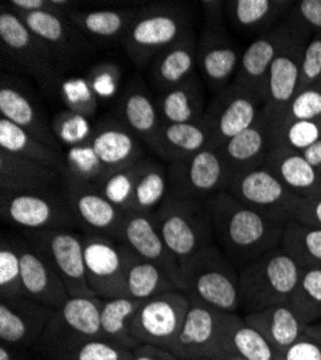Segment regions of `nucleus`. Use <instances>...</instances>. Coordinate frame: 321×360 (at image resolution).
<instances>
[{
  "label": "nucleus",
  "instance_id": "1",
  "mask_svg": "<svg viewBox=\"0 0 321 360\" xmlns=\"http://www.w3.org/2000/svg\"><path fill=\"white\" fill-rule=\"evenodd\" d=\"M215 243L240 271L281 245L284 225L270 221L228 192L207 199Z\"/></svg>",
  "mask_w": 321,
  "mask_h": 360
},
{
  "label": "nucleus",
  "instance_id": "2",
  "mask_svg": "<svg viewBox=\"0 0 321 360\" xmlns=\"http://www.w3.org/2000/svg\"><path fill=\"white\" fill-rule=\"evenodd\" d=\"M303 269L280 245L240 271L241 307L254 313L288 303Z\"/></svg>",
  "mask_w": 321,
  "mask_h": 360
},
{
  "label": "nucleus",
  "instance_id": "3",
  "mask_svg": "<svg viewBox=\"0 0 321 360\" xmlns=\"http://www.w3.org/2000/svg\"><path fill=\"white\" fill-rule=\"evenodd\" d=\"M153 217L163 241L182 269L200 251L216 244L205 200L169 196Z\"/></svg>",
  "mask_w": 321,
  "mask_h": 360
},
{
  "label": "nucleus",
  "instance_id": "4",
  "mask_svg": "<svg viewBox=\"0 0 321 360\" xmlns=\"http://www.w3.org/2000/svg\"><path fill=\"white\" fill-rule=\"evenodd\" d=\"M189 34H192L190 18L182 6L153 5L138 9L122 44L133 64L144 67Z\"/></svg>",
  "mask_w": 321,
  "mask_h": 360
},
{
  "label": "nucleus",
  "instance_id": "5",
  "mask_svg": "<svg viewBox=\"0 0 321 360\" xmlns=\"http://www.w3.org/2000/svg\"><path fill=\"white\" fill-rule=\"evenodd\" d=\"M182 271L186 294L225 313L241 307L240 269L216 244L195 255Z\"/></svg>",
  "mask_w": 321,
  "mask_h": 360
},
{
  "label": "nucleus",
  "instance_id": "6",
  "mask_svg": "<svg viewBox=\"0 0 321 360\" xmlns=\"http://www.w3.org/2000/svg\"><path fill=\"white\" fill-rule=\"evenodd\" d=\"M226 192L252 211L284 226L296 218L303 202V198L291 192L266 166L235 174Z\"/></svg>",
  "mask_w": 321,
  "mask_h": 360
},
{
  "label": "nucleus",
  "instance_id": "7",
  "mask_svg": "<svg viewBox=\"0 0 321 360\" xmlns=\"http://www.w3.org/2000/svg\"><path fill=\"white\" fill-rule=\"evenodd\" d=\"M0 39L5 52L31 74L46 91H53L61 77V63L51 48L37 37L6 5L0 11Z\"/></svg>",
  "mask_w": 321,
  "mask_h": 360
},
{
  "label": "nucleus",
  "instance_id": "8",
  "mask_svg": "<svg viewBox=\"0 0 321 360\" xmlns=\"http://www.w3.org/2000/svg\"><path fill=\"white\" fill-rule=\"evenodd\" d=\"M169 196L178 199L207 200L226 192L232 174L215 148H205L197 155L167 165Z\"/></svg>",
  "mask_w": 321,
  "mask_h": 360
},
{
  "label": "nucleus",
  "instance_id": "9",
  "mask_svg": "<svg viewBox=\"0 0 321 360\" xmlns=\"http://www.w3.org/2000/svg\"><path fill=\"white\" fill-rule=\"evenodd\" d=\"M25 239L60 273L70 297H97L86 280L82 235L70 229H48L27 232Z\"/></svg>",
  "mask_w": 321,
  "mask_h": 360
},
{
  "label": "nucleus",
  "instance_id": "10",
  "mask_svg": "<svg viewBox=\"0 0 321 360\" xmlns=\"http://www.w3.org/2000/svg\"><path fill=\"white\" fill-rule=\"evenodd\" d=\"M2 219L27 232L70 229L78 224L65 198L56 192H2Z\"/></svg>",
  "mask_w": 321,
  "mask_h": 360
},
{
  "label": "nucleus",
  "instance_id": "11",
  "mask_svg": "<svg viewBox=\"0 0 321 360\" xmlns=\"http://www.w3.org/2000/svg\"><path fill=\"white\" fill-rule=\"evenodd\" d=\"M189 306V295L182 290H173L145 300L131 323L134 339L140 345L170 349L185 324Z\"/></svg>",
  "mask_w": 321,
  "mask_h": 360
},
{
  "label": "nucleus",
  "instance_id": "12",
  "mask_svg": "<svg viewBox=\"0 0 321 360\" xmlns=\"http://www.w3.org/2000/svg\"><path fill=\"white\" fill-rule=\"evenodd\" d=\"M264 110V101L251 89L235 82L218 93L203 114L211 131V148L218 150L223 143L249 129Z\"/></svg>",
  "mask_w": 321,
  "mask_h": 360
},
{
  "label": "nucleus",
  "instance_id": "13",
  "mask_svg": "<svg viewBox=\"0 0 321 360\" xmlns=\"http://www.w3.org/2000/svg\"><path fill=\"white\" fill-rule=\"evenodd\" d=\"M86 280L101 300L124 297V281L130 247L111 238L82 235Z\"/></svg>",
  "mask_w": 321,
  "mask_h": 360
},
{
  "label": "nucleus",
  "instance_id": "14",
  "mask_svg": "<svg viewBox=\"0 0 321 360\" xmlns=\"http://www.w3.org/2000/svg\"><path fill=\"white\" fill-rule=\"evenodd\" d=\"M189 302L185 324L169 350L182 360H211L223 356L222 335L226 313L192 295Z\"/></svg>",
  "mask_w": 321,
  "mask_h": 360
},
{
  "label": "nucleus",
  "instance_id": "15",
  "mask_svg": "<svg viewBox=\"0 0 321 360\" xmlns=\"http://www.w3.org/2000/svg\"><path fill=\"white\" fill-rule=\"evenodd\" d=\"M310 38L311 34L299 23L297 31L282 46L268 71L264 112L270 122V127L277 122L299 93L303 53Z\"/></svg>",
  "mask_w": 321,
  "mask_h": 360
},
{
  "label": "nucleus",
  "instance_id": "16",
  "mask_svg": "<svg viewBox=\"0 0 321 360\" xmlns=\"http://www.w3.org/2000/svg\"><path fill=\"white\" fill-rule=\"evenodd\" d=\"M65 199L71 206L78 224L89 229V233L101 235L122 243L127 215L111 203L101 189L89 182L64 177Z\"/></svg>",
  "mask_w": 321,
  "mask_h": 360
},
{
  "label": "nucleus",
  "instance_id": "17",
  "mask_svg": "<svg viewBox=\"0 0 321 360\" xmlns=\"http://www.w3.org/2000/svg\"><path fill=\"white\" fill-rule=\"evenodd\" d=\"M297 22L285 16L271 31L256 38L244 51L238 72L232 82L251 89L264 101L268 71L282 46L297 31Z\"/></svg>",
  "mask_w": 321,
  "mask_h": 360
},
{
  "label": "nucleus",
  "instance_id": "18",
  "mask_svg": "<svg viewBox=\"0 0 321 360\" xmlns=\"http://www.w3.org/2000/svg\"><path fill=\"white\" fill-rule=\"evenodd\" d=\"M15 13L37 37H39L51 48L63 67L75 64L77 61H81V59L91 55V42L78 31L68 16L45 12Z\"/></svg>",
  "mask_w": 321,
  "mask_h": 360
},
{
  "label": "nucleus",
  "instance_id": "19",
  "mask_svg": "<svg viewBox=\"0 0 321 360\" xmlns=\"http://www.w3.org/2000/svg\"><path fill=\"white\" fill-rule=\"evenodd\" d=\"M122 243L129 245L140 258L163 269L178 290H186L182 268L163 241L153 215L129 214Z\"/></svg>",
  "mask_w": 321,
  "mask_h": 360
},
{
  "label": "nucleus",
  "instance_id": "20",
  "mask_svg": "<svg viewBox=\"0 0 321 360\" xmlns=\"http://www.w3.org/2000/svg\"><path fill=\"white\" fill-rule=\"evenodd\" d=\"M55 309L20 297L0 302V340L12 347H26L42 339Z\"/></svg>",
  "mask_w": 321,
  "mask_h": 360
},
{
  "label": "nucleus",
  "instance_id": "21",
  "mask_svg": "<svg viewBox=\"0 0 321 360\" xmlns=\"http://www.w3.org/2000/svg\"><path fill=\"white\" fill-rule=\"evenodd\" d=\"M100 297H70L67 303L55 310L41 339L44 347L70 339L101 336Z\"/></svg>",
  "mask_w": 321,
  "mask_h": 360
},
{
  "label": "nucleus",
  "instance_id": "22",
  "mask_svg": "<svg viewBox=\"0 0 321 360\" xmlns=\"http://www.w3.org/2000/svg\"><path fill=\"white\" fill-rule=\"evenodd\" d=\"M241 58V51L228 37L226 29L205 26L197 41V68L215 96L232 84Z\"/></svg>",
  "mask_w": 321,
  "mask_h": 360
},
{
  "label": "nucleus",
  "instance_id": "23",
  "mask_svg": "<svg viewBox=\"0 0 321 360\" xmlns=\"http://www.w3.org/2000/svg\"><path fill=\"white\" fill-rule=\"evenodd\" d=\"M22 261V283L25 297L35 300L51 309H61L70 294L60 273L26 239H18Z\"/></svg>",
  "mask_w": 321,
  "mask_h": 360
},
{
  "label": "nucleus",
  "instance_id": "24",
  "mask_svg": "<svg viewBox=\"0 0 321 360\" xmlns=\"http://www.w3.org/2000/svg\"><path fill=\"white\" fill-rule=\"evenodd\" d=\"M86 143L90 144L107 176L144 159L138 139L114 120L100 123Z\"/></svg>",
  "mask_w": 321,
  "mask_h": 360
},
{
  "label": "nucleus",
  "instance_id": "25",
  "mask_svg": "<svg viewBox=\"0 0 321 360\" xmlns=\"http://www.w3.org/2000/svg\"><path fill=\"white\" fill-rule=\"evenodd\" d=\"M271 146L270 122L262 110L261 115L249 129L223 143L218 152L233 179L238 173L264 166Z\"/></svg>",
  "mask_w": 321,
  "mask_h": 360
},
{
  "label": "nucleus",
  "instance_id": "26",
  "mask_svg": "<svg viewBox=\"0 0 321 360\" xmlns=\"http://www.w3.org/2000/svg\"><path fill=\"white\" fill-rule=\"evenodd\" d=\"M211 127L202 117L193 123H163L148 146L169 165L192 158L205 148H211Z\"/></svg>",
  "mask_w": 321,
  "mask_h": 360
},
{
  "label": "nucleus",
  "instance_id": "27",
  "mask_svg": "<svg viewBox=\"0 0 321 360\" xmlns=\"http://www.w3.org/2000/svg\"><path fill=\"white\" fill-rule=\"evenodd\" d=\"M0 114L39 141L58 150L60 141H58L53 129L39 112L34 100L6 75H4L2 85H0Z\"/></svg>",
  "mask_w": 321,
  "mask_h": 360
},
{
  "label": "nucleus",
  "instance_id": "28",
  "mask_svg": "<svg viewBox=\"0 0 321 360\" xmlns=\"http://www.w3.org/2000/svg\"><path fill=\"white\" fill-rule=\"evenodd\" d=\"M264 166L303 199L321 196V174L301 152L285 146H273Z\"/></svg>",
  "mask_w": 321,
  "mask_h": 360
},
{
  "label": "nucleus",
  "instance_id": "29",
  "mask_svg": "<svg viewBox=\"0 0 321 360\" xmlns=\"http://www.w3.org/2000/svg\"><path fill=\"white\" fill-rule=\"evenodd\" d=\"M64 179L55 170L31 159L0 150V191L2 192H55Z\"/></svg>",
  "mask_w": 321,
  "mask_h": 360
},
{
  "label": "nucleus",
  "instance_id": "30",
  "mask_svg": "<svg viewBox=\"0 0 321 360\" xmlns=\"http://www.w3.org/2000/svg\"><path fill=\"white\" fill-rule=\"evenodd\" d=\"M197 67V41L193 34L156 55L150 63V81L160 94L192 78Z\"/></svg>",
  "mask_w": 321,
  "mask_h": 360
},
{
  "label": "nucleus",
  "instance_id": "31",
  "mask_svg": "<svg viewBox=\"0 0 321 360\" xmlns=\"http://www.w3.org/2000/svg\"><path fill=\"white\" fill-rule=\"evenodd\" d=\"M119 115L120 123L145 144L152 141L163 124L157 100L138 82L130 84L120 97Z\"/></svg>",
  "mask_w": 321,
  "mask_h": 360
},
{
  "label": "nucleus",
  "instance_id": "32",
  "mask_svg": "<svg viewBox=\"0 0 321 360\" xmlns=\"http://www.w3.org/2000/svg\"><path fill=\"white\" fill-rule=\"evenodd\" d=\"M289 0H229L225 15L237 31L245 34H267L293 8Z\"/></svg>",
  "mask_w": 321,
  "mask_h": 360
},
{
  "label": "nucleus",
  "instance_id": "33",
  "mask_svg": "<svg viewBox=\"0 0 321 360\" xmlns=\"http://www.w3.org/2000/svg\"><path fill=\"white\" fill-rule=\"evenodd\" d=\"M244 319L280 353L296 343L306 333L307 328L288 303L247 313Z\"/></svg>",
  "mask_w": 321,
  "mask_h": 360
},
{
  "label": "nucleus",
  "instance_id": "34",
  "mask_svg": "<svg viewBox=\"0 0 321 360\" xmlns=\"http://www.w3.org/2000/svg\"><path fill=\"white\" fill-rule=\"evenodd\" d=\"M137 12L136 8L90 9L74 11L68 18L86 38L103 42H123Z\"/></svg>",
  "mask_w": 321,
  "mask_h": 360
},
{
  "label": "nucleus",
  "instance_id": "35",
  "mask_svg": "<svg viewBox=\"0 0 321 360\" xmlns=\"http://www.w3.org/2000/svg\"><path fill=\"white\" fill-rule=\"evenodd\" d=\"M225 354H237L247 360H281V353L237 313H226L222 335Z\"/></svg>",
  "mask_w": 321,
  "mask_h": 360
},
{
  "label": "nucleus",
  "instance_id": "36",
  "mask_svg": "<svg viewBox=\"0 0 321 360\" xmlns=\"http://www.w3.org/2000/svg\"><path fill=\"white\" fill-rule=\"evenodd\" d=\"M162 122L166 124L193 123L205 114V89L195 74L186 82L157 97Z\"/></svg>",
  "mask_w": 321,
  "mask_h": 360
},
{
  "label": "nucleus",
  "instance_id": "37",
  "mask_svg": "<svg viewBox=\"0 0 321 360\" xmlns=\"http://www.w3.org/2000/svg\"><path fill=\"white\" fill-rule=\"evenodd\" d=\"M0 150L38 162L60 173L63 177L67 172L65 158L58 150L39 141L4 117H0Z\"/></svg>",
  "mask_w": 321,
  "mask_h": 360
},
{
  "label": "nucleus",
  "instance_id": "38",
  "mask_svg": "<svg viewBox=\"0 0 321 360\" xmlns=\"http://www.w3.org/2000/svg\"><path fill=\"white\" fill-rule=\"evenodd\" d=\"M178 290L157 265L140 258L131 248L129 252L124 281V297L145 302L163 292Z\"/></svg>",
  "mask_w": 321,
  "mask_h": 360
},
{
  "label": "nucleus",
  "instance_id": "39",
  "mask_svg": "<svg viewBox=\"0 0 321 360\" xmlns=\"http://www.w3.org/2000/svg\"><path fill=\"white\" fill-rule=\"evenodd\" d=\"M143 302L127 297L103 300L101 304V336L103 339L134 350L140 343L131 333L133 319Z\"/></svg>",
  "mask_w": 321,
  "mask_h": 360
},
{
  "label": "nucleus",
  "instance_id": "40",
  "mask_svg": "<svg viewBox=\"0 0 321 360\" xmlns=\"http://www.w3.org/2000/svg\"><path fill=\"white\" fill-rule=\"evenodd\" d=\"M51 360H131L133 350L103 338H84L58 342L44 347Z\"/></svg>",
  "mask_w": 321,
  "mask_h": 360
},
{
  "label": "nucleus",
  "instance_id": "41",
  "mask_svg": "<svg viewBox=\"0 0 321 360\" xmlns=\"http://www.w3.org/2000/svg\"><path fill=\"white\" fill-rule=\"evenodd\" d=\"M167 198V166H163L153 160H145L144 169L137 179L129 214L155 215Z\"/></svg>",
  "mask_w": 321,
  "mask_h": 360
},
{
  "label": "nucleus",
  "instance_id": "42",
  "mask_svg": "<svg viewBox=\"0 0 321 360\" xmlns=\"http://www.w3.org/2000/svg\"><path fill=\"white\" fill-rule=\"evenodd\" d=\"M281 247L301 268L321 266V228L289 221L284 228Z\"/></svg>",
  "mask_w": 321,
  "mask_h": 360
},
{
  "label": "nucleus",
  "instance_id": "43",
  "mask_svg": "<svg viewBox=\"0 0 321 360\" xmlns=\"http://www.w3.org/2000/svg\"><path fill=\"white\" fill-rule=\"evenodd\" d=\"M306 326L321 319V266L304 268L300 281L288 302Z\"/></svg>",
  "mask_w": 321,
  "mask_h": 360
},
{
  "label": "nucleus",
  "instance_id": "44",
  "mask_svg": "<svg viewBox=\"0 0 321 360\" xmlns=\"http://www.w3.org/2000/svg\"><path fill=\"white\" fill-rule=\"evenodd\" d=\"M0 297L15 300L25 297L22 283V261L18 238L2 236L0 243Z\"/></svg>",
  "mask_w": 321,
  "mask_h": 360
},
{
  "label": "nucleus",
  "instance_id": "45",
  "mask_svg": "<svg viewBox=\"0 0 321 360\" xmlns=\"http://www.w3.org/2000/svg\"><path fill=\"white\" fill-rule=\"evenodd\" d=\"M145 160L148 159H141L134 165H130L122 170H117L108 174L97 185L104 193V196L126 214L130 212L133 192L137 184V179L144 169Z\"/></svg>",
  "mask_w": 321,
  "mask_h": 360
},
{
  "label": "nucleus",
  "instance_id": "46",
  "mask_svg": "<svg viewBox=\"0 0 321 360\" xmlns=\"http://www.w3.org/2000/svg\"><path fill=\"white\" fill-rule=\"evenodd\" d=\"M318 140H321V120L285 123L271 131L273 146H285L297 152H304Z\"/></svg>",
  "mask_w": 321,
  "mask_h": 360
},
{
  "label": "nucleus",
  "instance_id": "47",
  "mask_svg": "<svg viewBox=\"0 0 321 360\" xmlns=\"http://www.w3.org/2000/svg\"><path fill=\"white\" fill-rule=\"evenodd\" d=\"M303 120H321V93L317 86L299 93L271 126V131L281 124L303 122Z\"/></svg>",
  "mask_w": 321,
  "mask_h": 360
},
{
  "label": "nucleus",
  "instance_id": "48",
  "mask_svg": "<svg viewBox=\"0 0 321 360\" xmlns=\"http://www.w3.org/2000/svg\"><path fill=\"white\" fill-rule=\"evenodd\" d=\"M52 129L58 141L67 144L68 147L86 141L94 130L91 129L89 120L77 111L58 112L53 118Z\"/></svg>",
  "mask_w": 321,
  "mask_h": 360
},
{
  "label": "nucleus",
  "instance_id": "49",
  "mask_svg": "<svg viewBox=\"0 0 321 360\" xmlns=\"http://www.w3.org/2000/svg\"><path fill=\"white\" fill-rule=\"evenodd\" d=\"M320 77H321V32L314 34L307 42V46L304 49L299 93L314 86Z\"/></svg>",
  "mask_w": 321,
  "mask_h": 360
},
{
  "label": "nucleus",
  "instance_id": "50",
  "mask_svg": "<svg viewBox=\"0 0 321 360\" xmlns=\"http://www.w3.org/2000/svg\"><path fill=\"white\" fill-rule=\"evenodd\" d=\"M287 16L304 26L311 35L321 32V0L294 2Z\"/></svg>",
  "mask_w": 321,
  "mask_h": 360
},
{
  "label": "nucleus",
  "instance_id": "51",
  "mask_svg": "<svg viewBox=\"0 0 321 360\" xmlns=\"http://www.w3.org/2000/svg\"><path fill=\"white\" fill-rule=\"evenodd\" d=\"M120 81V70L115 65L104 64L97 65L89 72V84L97 96L104 98L111 97Z\"/></svg>",
  "mask_w": 321,
  "mask_h": 360
},
{
  "label": "nucleus",
  "instance_id": "52",
  "mask_svg": "<svg viewBox=\"0 0 321 360\" xmlns=\"http://www.w3.org/2000/svg\"><path fill=\"white\" fill-rule=\"evenodd\" d=\"M8 6L15 12L35 13L45 12L61 16H70L74 12V4L67 0H12Z\"/></svg>",
  "mask_w": 321,
  "mask_h": 360
},
{
  "label": "nucleus",
  "instance_id": "53",
  "mask_svg": "<svg viewBox=\"0 0 321 360\" xmlns=\"http://www.w3.org/2000/svg\"><path fill=\"white\" fill-rule=\"evenodd\" d=\"M281 360H321V342L304 333L296 343L281 352Z\"/></svg>",
  "mask_w": 321,
  "mask_h": 360
},
{
  "label": "nucleus",
  "instance_id": "54",
  "mask_svg": "<svg viewBox=\"0 0 321 360\" xmlns=\"http://www.w3.org/2000/svg\"><path fill=\"white\" fill-rule=\"evenodd\" d=\"M294 219L304 225L321 228V196L303 199Z\"/></svg>",
  "mask_w": 321,
  "mask_h": 360
},
{
  "label": "nucleus",
  "instance_id": "55",
  "mask_svg": "<svg viewBox=\"0 0 321 360\" xmlns=\"http://www.w3.org/2000/svg\"><path fill=\"white\" fill-rule=\"evenodd\" d=\"M131 360H182L173 352L153 345H138L133 350Z\"/></svg>",
  "mask_w": 321,
  "mask_h": 360
},
{
  "label": "nucleus",
  "instance_id": "56",
  "mask_svg": "<svg viewBox=\"0 0 321 360\" xmlns=\"http://www.w3.org/2000/svg\"><path fill=\"white\" fill-rule=\"evenodd\" d=\"M203 11L207 16V27L225 29V2H203Z\"/></svg>",
  "mask_w": 321,
  "mask_h": 360
},
{
  "label": "nucleus",
  "instance_id": "57",
  "mask_svg": "<svg viewBox=\"0 0 321 360\" xmlns=\"http://www.w3.org/2000/svg\"><path fill=\"white\" fill-rule=\"evenodd\" d=\"M301 153L308 160V163L321 174V140L306 148Z\"/></svg>",
  "mask_w": 321,
  "mask_h": 360
},
{
  "label": "nucleus",
  "instance_id": "58",
  "mask_svg": "<svg viewBox=\"0 0 321 360\" xmlns=\"http://www.w3.org/2000/svg\"><path fill=\"white\" fill-rule=\"evenodd\" d=\"M306 335H308V336H311L313 339L321 342V321H317V323H314V324H311V326H307Z\"/></svg>",
  "mask_w": 321,
  "mask_h": 360
},
{
  "label": "nucleus",
  "instance_id": "59",
  "mask_svg": "<svg viewBox=\"0 0 321 360\" xmlns=\"http://www.w3.org/2000/svg\"><path fill=\"white\" fill-rule=\"evenodd\" d=\"M0 360H19L16 354L12 352V349L6 345H0Z\"/></svg>",
  "mask_w": 321,
  "mask_h": 360
},
{
  "label": "nucleus",
  "instance_id": "60",
  "mask_svg": "<svg viewBox=\"0 0 321 360\" xmlns=\"http://www.w3.org/2000/svg\"><path fill=\"white\" fill-rule=\"evenodd\" d=\"M211 360H247V359H242L237 354H223V356H219V357H215Z\"/></svg>",
  "mask_w": 321,
  "mask_h": 360
},
{
  "label": "nucleus",
  "instance_id": "61",
  "mask_svg": "<svg viewBox=\"0 0 321 360\" xmlns=\"http://www.w3.org/2000/svg\"><path fill=\"white\" fill-rule=\"evenodd\" d=\"M314 86H317V88H318V89H320V93H321V77H320V78H318V81H317V84H315V85H314Z\"/></svg>",
  "mask_w": 321,
  "mask_h": 360
}]
</instances>
